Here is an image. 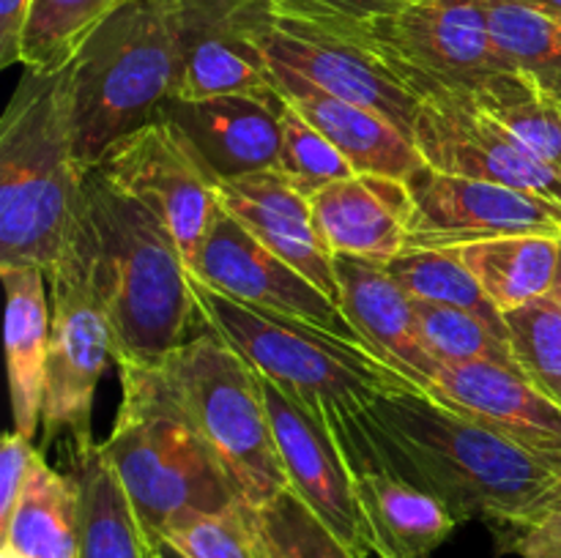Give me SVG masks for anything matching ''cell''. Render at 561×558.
I'll use <instances>...</instances> for the list:
<instances>
[{"mask_svg":"<svg viewBox=\"0 0 561 558\" xmlns=\"http://www.w3.org/2000/svg\"><path fill=\"white\" fill-rule=\"evenodd\" d=\"M340 441H365L376 463L442 498L460 523L482 520L499 542L561 496V474L427 392L378 397Z\"/></svg>","mask_w":561,"mask_h":558,"instance_id":"1","label":"cell"},{"mask_svg":"<svg viewBox=\"0 0 561 558\" xmlns=\"http://www.w3.org/2000/svg\"><path fill=\"white\" fill-rule=\"evenodd\" d=\"M93 284L113 323L115 364L153 367L197 323L190 266L168 224L88 170L82 178Z\"/></svg>","mask_w":561,"mask_h":558,"instance_id":"2","label":"cell"},{"mask_svg":"<svg viewBox=\"0 0 561 558\" xmlns=\"http://www.w3.org/2000/svg\"><path fill=\"white\" fill-rule=\"evenodd\" d=\"M66 69L22 74L0 120V268L53 271L85 219Z\"/></svg>","mask_w":561,"mask_h":558,"instance_id":"3","label":"cell"},{"mask_svg":"<svg viewBox=\"0 0 561 558\" xmlns=\"http://www.w3.org/2000/svg\"><path fill=\"white\" fill-rule=\"evenodd\" d=\"M190 288L195 295L197 326L219 334L255 372L301 405L327 416L337 432L354 425L378 397L422 392L367 345L351 342L316 323L241 304L208 288L192 271Z\"/></svg>","mask_w":561,"mask_h":558,"instance_id":"4","label":"cell"},{"mask_svg":"<svg viewBox=\"0 0 561 558\" xmlns=\"http://www.w3.org/2000/svg\"><path fill=\"white\" fill-rule=\"evenodd\" d=\"M121 408L102 441L140 523L146 545L190 514L244 503L233 481L201 441L157 367H118Z\"/></svg>","mask_w":561,"mask_h":558,"instance_id":"5","label":"cell"},{"mask_svg":"<svg viewBox=\"0 0 561 558\" xmlns=\"http://www.w3.org/2000/svg\"><path fill=\"white\" fill-rule=\"evenodd\" d=\"M181 77L175 0H135L96 27L66 66L75 159L96 167L113 142L173 102Z\"/></svg>","mask_w":561,"mask_h":558,"instance_id":"6","label":"cell"},{"mask_svg":"<svg viewBox=\"0 0 561 558\" xmlns=\"http://www.w3.org/2000/svg\"><path fill=\"white\" fill-rule=\"evenodd\" d=\"M153 367L247 507L261 509L288 490L261 375L239 350L203 328Z\"/></svg>","mask_w":561,"mask_h":558,"instance_id":"7","label":"cell"},{"mask_svg":"<svg viewBox=\"0 0 561 558\" xmlns=\"http://www.w3.org/2000/svg\"><path fill=\"white\" fill-rule=\"evenodd\" d=\"M365 33L425 102L474 98L518 71L493 42L485 0H411Z\"/></svg>","mask_w":561,"mask_h":558,"instance_id":"8","label":"cell"},{"mask_svg":"<svg viewBox=\"0 0 561 558\" xmlns=\"http://www.w3.org/2000/svg\"><path fill=\"white\" fill-rule=\"evenodd\" d=\"M53 332H49L47 377H44L42 425L47 438L69 432L75 443L91 441L93 394L115 359L113 323L93 284L88 255V222L64 260L47 274Z\"/></svg>","mask_w":561,"mask_h":558,"instance_id":"9","label":"cell"},{"mask_svg":"<svg viewBox=\"0 0 561 558\" xmlns=\"http://www.w3.org/2000/svg\"><path fill=\"white\" fill-rule=\"evenodd\" d=\"M261 44L268 60L288 66L343 102L381 115L414 140L416 115L425 98L378 53L376 44L367 38L365 25H327L277 14L268 5Z\"/></svg>","mask_w":561,"mask_h":558,"instance_id":"10","label":"cell"},{"mask_svg":"<svg viewBox=\"0 0 561 558\" xmlns=\"http://www.w3.org/2000/svg\"><path fill=\"white\" fill-rule=\"evenodd\" d=\"M93 170L168 224L192 271L222 206L219 178L184 131L168 115H157L113 142Z\"/></svg>","mask_w":561,"mask_h":558,"instance_id":"11","label":"cell"},{"mask_svg":"<svg viewBox=\"0 0 561 558\" xmlns=\"http://www.w3.org/2000/svg\"><path fill=\"white\" fill-rule=\"evenodd\" d=\"M409 246L453 249L502 235L561 239V202L488 181L438 173L422 164L409 181Z\"/></svg>","mask_w":561,"mask_h":558,"instance_id":"12","label":"cell"},{"mask_svg":"<svg viewBox=\"0 0 561 558\" xmlns=\"http://www.w3.org/2000/svg\"><path fill=\"white\" fill-rule=\"evenodd\" d=\"M268 0H175L181 77L173 102L274 88L261 44Z\"/></svg>","mask_w":561,"mask_h":558,"instance_id":"13","label":"cell"},{"mask_svg":"<svg viewBox=\"0 0 561 558\" xmlns=\"http://www.w3.org/2000/svg\"><path fill=\"white\" fill-rule=\"evenodd\" d=\"M261 375V372H257ZM263 399L272 419L274 443L288 485L340 539L359 556L370 558L365 520L356 501L354 463L332 421L299 399L285 394L277 383L261 375Z\"/></svg>","mask_w":561,"mask_h":558,"instance_id":"14","label":"cell"},{"mask_svg":"<svg viewBox=\"0 0 561 558\" xmlns=\"http://www.w3.org/2000/svg\"><path fill=\"white\" fill-rule=\"evenodd\" d=\"M192 274L208 288L219 290L241 304L316 323L351 342L367 345L359 332L351 326L337 301L329 299L283 257L268 252L230 213H217L201 252H197Z\"/></svg>","mask_w":561,"mask_h":558,"instance_id":"15","label":"cell"},{"mask_svg":"<svg viewBox=\"0 0 561 558\" xmlns=\"http://www.w3.org/2000/svg\"><path fill=\"white\" fill-rule=\"evenodd\" d=\"M414 146L422 162L438 173L515 186L561 202V170L526 151L466 98H427L416 115Z\"/></svg>","mask_w":561,"mask_h":558,"instance_id":"16","label":"cell"},{"mask_svg":"<svg viewBox=\"0 0 561 558\" xmlns=\"http://www.w3.org/2000/svg\"><path fill=\"white\" fill-rule=\"evenodd\" d=\"M427 394L561 474V405L520 370L485 361L442 364Z\"/></svg>","mask_w":561,"mask_h":558,"instance_id":"17","label":"cell"},{"mask_svg":"<svg viewBox=\"0 0 561 558\" xmlns=\"http://www.w3.org/2000/svg\"><path fill=\"white\" fill-rule=\"evenodd\" d=\"M285 98L277 88L228 93L201 102H170L162 109L195 146L219 181L277 170Z\"/></svg>","mask_w":561,"mask_h":558,"instance_id":"18","label":"cell"},{"mask_svg":"<svg viewBox=\"0 0 561 558\" xmlns=\"http://www.w3.org/2000/svg\"><path fill=\"white\" fill-rule=\"evenodd\" d=\"M219 206L268 252L340 304L334 255L318 235L310 197L296 191L277 170L219 181Z\"/></svg>","mask_w":561,"mask_h":558,"instance_id":"19","label":"cell"},{"mask_svg":"<svg viewBox=\"0 0 561 558\" xmlns=\"http://www.w3.org/2000/svg\"><path fill=\"white\" fill-rule=\"evenodd\" d=\"M340 306L367 348L411 383L431 392L442 361L427 350L416 323L414 301L389 277L387 266L334 255Z\"/></svg>","mask_w":561,"mask_h":558,"instance_id":"20","label":"cell"},{"mask_svg":"<svg viewBox=\"0 0 561 558\" xmlns=\"http://www.w3.org/2000/svg\"><path fill=\"white\" fill-rule=\"evenodd\" d=\"M312 219L332 255L389 266L409 246L411 191L387 175H351L310 197Z\"/></svg>","mask_w":561,"mask_h":558,"instance_id":"21","label":"cell"},{"mask_svg":"<svg viewBox=\"0 0 561 558\" xmlns=\"http://www.w3.org/2000/svg\"><path fill=\"white\" fill-rule=\"evenodd\" d=\"M268 63H272L274 88L279 91V96L290 107L299 109L343 153L354 173L409 181L425 164L414 140H409L381 115L321 91L310 80L290 71L288 66H279L274 60Z\"/></svg>","mask_w":561,"mask_h":558,"instance_id":"22","label":"cell"},{"mask_svg":"<svg viewBox=\"0 0 561 558\" xmlns=\"http://www.w3.org/2000/svg\"><path fill=\"white\" fill-rule=\"evenodd\" d=\"M356 501L378 558H433L460 520L453 509L383 465H354Z\"/></svg>","mask_w":561,"mask_h":558,"instance_id":"23","label":"cell"},{"mask_svg":"<svg viewBox=\"0 0 561 558\" xmlns=\"http://www.w3.org/2000/svg\"><path fill=\"white\" fill-rule=\"evenodd\" d=\"M5 284V359H9L11 419L20 435H36L42 425L53 304L44 293L47 271L38 266L0 268Z\"/></svg>","mask_w":561,"mask_h":558,"instance_id":"24","label":"cell"},{"mask_svg":"<svg viewBox=\"0 0 561 558\" xmlns=\"http://www.w3.org/2000/svg\"><path fill=\"white\" fill-rule=\"evenodd\" d=\"M71 476L80 490V558H151L135 507L102 443H75Z\"/></svg>","mask_w":561,"mask_h":558,"instance_id":"25","label":"cell"},{"mask_svg":"<svg viewBox=\"0 0 561 558\" xmlns=\"http://www.w3.org/2000/svg\"><path fill=\"white\" fill-rule=\"evenodd\" d=\"M449 252L463 260L488 299L504 315L553 293L561 263V239L502 235V239L453 246Z\"/></svg>","mask_w":561,"mask_h":558,"instance_id":"26","label":"cell"},{"mask_svg":"<svg viewBox=\"0 0 561 558\" xmlns=\"http://www.w3.org/2000/svg\"><path fill=\"white\" fill-rule=\"evenodd\" d=\"M3 545L20 558H80V490L38 452L9 523Z\"/></svg>","mask_w":561,"mask_h":558,"instance_id":"27","label":"cell"},{"mask_svg":"<svg viewBox=\"0 0 561 558\" xmlns=\"http://www.w3.org/2000/svg\"><path fill=\"white\" fill-rule=\"evenodd\" d=\"M499 53L561 104V14L524 0H485Z\"/></svg>","mask_w":561,"mask_h":558,"instance_id":"28","label":"cell"},{"mask_svg":"<svg viewBox=\"0 0 561 558\" xmlns=\"http://www.w3.org/2000/svg\"><path fill=\"white\" fill-rule=\"evenodd\" d=\"M135 0H33L22 33L20 63L27 71H60L99 25Z\"/></svg>","mask_w":561,"mask_h":558,"instance_id":"29","label":"cell"},{"mask_svg":"<svg viewBox=\"0 0 561 558\" xmlns=\"http://www.w3.org/2000/svg\"><path fill=\"white\" fill-rule=\"evenodd\" d=\"M387 271L411 301L453 306V310H463L482 317L491 326H507L499 306L488 299L474 274L463 266V260L455 252L405 246L389 263Z\"/></svg>","mask_w":561,"mask_h":558,"instance_id":"30","label":"cell"},{"mask_svg":"<svg viewBox=\"0 0 561 558\" xmlns=\"http://www.w3.org/2000/svg\"><path fill=\"white\" fill-rule=\"evenodd\" d=\"M496 120L526 151L561 170V104L520 71L504 74L474 98H466Z\"/></svg>","mask_w":561,"mask_h":558,"instance_id":"31","label":"cell"},{"mask_svg":"<svg viewBox=\"0 0 561 558\" xmlns=\"http://www.w3.org/2000/svg\"><path fill=\"white\" fill-rule=\"evenodd\" d=\"M414 312L427 350L442 364L485 361V364L520 370L518 361H515L507 326H491V323L471 315V312L427 304V301H414Z\"/></svg>","mask_w":561,"mask_h":558,"instance_id":"32","label":"cell"},{"mask_svg":"<svg viewBox=\"0 0 561 558\" xmlns=\"http://www.w3.org/2000/svg\"><path fill=\"white\" fill-rule=\"evenodd\" d=\"M266 558H365L345 545L294 490L252 509Z\"/></svg>","mask_w":561,"mask_h":558,"instance_id":"33","label":"cell"},{"mask_svg":"<svg viewBox=\"0 0 561 558\" xmlns=\"http://www.w3.org/2000/svg\"><path fill=\"white\" fill-rule=\"evenodd\" d=\"M515 361L537 388L561 405V310L548 299L504 312Z\"/></svg>","mask_w":561,"mask_h":558,"instance_id":"34","label":"cell"},{"mask_svg":"<svg viewBox=\"0 0 561 558\" xmlns=\"http://www.w3.org/2000/svg\"><path fill=\"white\" fill-rule=\"evenodd\" d=\"M277 173L305 197L318 195L334 181L356 175L343 153L288 102L283 109V148Z\"/></svg>","mask_w":561,"mask_h":558,"instance_id":"35","label":"cell"},{"mask_svg":"<svg viewBox=\"0 0 561 558\" xmlns=\"http://www.w3.org/2000/svg\"><path fill=\"white\" fill-rule=\"evenodd\" d=\"M162 539L186 558H266L255 514L247 503L225 512L190 514L170 525Z\"/></svg>","mask_w":561,"mask_h":558,"instance_id":"36","label":"cell"},{"mask_svg":"<svg viewBox=\"0 0 561 558\" xmlns=\"http://www.w3.org/2000/svg\"><path fill=\"white\" fill-rule=\"evenodd\" d=\"M411 0H268L272 11L327 25H373L398 14Z\"/></svg>","mask_w":561,"mask_h":558,"instance_id":"37","label":"cell"},{"mask_svg":"<svg viewBox=\"0 0 561 558\" xmlns=\"http://www.w3.org/2000/svg\"><path fill=\"white\" fill-rule=\"evenodd\" d=\"M36 454L38 449H33L31 438L20 435L16 430L3 435V443H0V528L14 514V507L20 501L22 490H25Z\"/></svg>","mask_w":561,"mask_h":558,"instance_id":"38","label":"cell"},{"mask_svg":"<svg viewBox=\"0 0 561 558\" xmlns=\"http://www.w3.org/2000/svg\"><path fill=\"white\" fill-rule=\"evenodd\" d=\"M33 0H0V66L20 63L22 33Z\"/></svg>","mask_w":561,"mask_h":558,"instance_id":"39","label":"cell"},{"mask_svg":"<svg viewBox=\"0 0 561 558\" xmlns=\"http://www.w3.org/2000/svg\"><path fill=\"white\" fill-rule=\"evenodd\" d=\"M502 547L510 553H518L520 558H561V531L531 525V528H524L504 539Z\"/></svg>","mask_w":561,"mask_h":558,"instance_id":"40","label":"cell"},{"mask_svg":"<svg viewBox=\"0 0 561 558\" xmlns=\"http://www.w3.org/2000/svg\"><path fill=\"white\" fill-rule=\"evenodd\" d=\"M531 525H546V528H559L561 531V496L551 503V507L546 509V512L540 514V518L531 520L526 528H531ZM520 531H524V528H520ZM515 534H518V531H515ZM507 539H510V536H507Z\"/></svg>","mask_w":561,"mask_h":558,"instance_id":"41","label":"cell"},{"mask_svg":"<svg viewBox=\"0 0 561 558\" xmlns=\"http://www.w3.org/2000/svg\"><path fill=\"white\" fill-rule=\"evenodd\" d=\"M151 558H186L184 553L179 550V547H173L170 545V542H164V539H159V542H153L151 545Z\"/></svg>","mask_w":561,"mask_h":558,"instance_id":"42","label":"cell"},{"mask_svg":"<svg viewBox=\"0 0 561 558\" xmlns=\"http://www.w3.org/2000/svg\"><path fill=\"white\" fill-rule=\"evenodd\" d=\"M524 3L537 5V9L553 11V14H561V0H524Z\"/></svg>","mask_w":561,"mask_h":558,"instance_id":"43","label":"cell"},{"mask_svg":"<svg viewBox=\"0 0 561 558\" xmlns=\"http://www.w3.org/2000/svg\"><path fill=\"white\" fill-rule=\"evenodd\" d=\"M551 299H553V301H557V304H559V310H561V263H559L557 284H553V293H551Z\"/></svg>","mask_w":561,"mask_h":558,"instance_id":"44","label":"cell"},{"mask_svg":"<svg viewBox=\"0 0 561 558\" xmlns=\"http://www.w3.org/2000/svg\"><path fill=\"white\" fill-rule=\"evenodd\" d=\"M0 558H20L9 545H0Z\"/></svg>","mask_w":561,"mask_h":558,"instance_id":"45","label":"cell"}]
</instances>
